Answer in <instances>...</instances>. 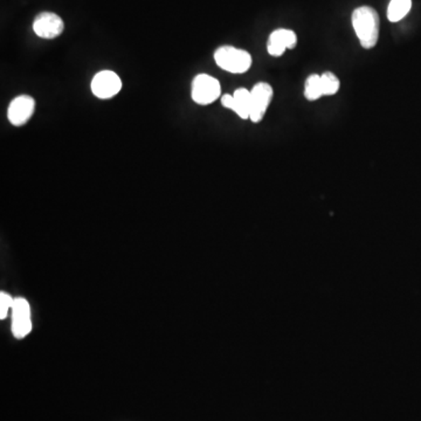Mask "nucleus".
<instances>
[{"mask_svg": "<svg viewBox=\"0 0 421 421\" xmlns=\"http://www.w3.org/2000/svg\"><path fill=\"white\" fill-rule=\"evenodd\" d=\"M351 21L361 47L365 50L374 48L379 37V16L377 11L370 6L358 7L354 11Z\"/></svg>", "mask_w": 421, "mask_h": 421, "instance_id": "obj_1", "label": "nucleus"}, {"mask_svg": "<svg viewBox=\"0 0 421 421\" xmlns=\"http://www.w3.org/2000/svg\"><path fill=\"white\" fill-rule=\"evenodd\" d=\"M215 64L232 74H244L252 66L251 54L233 46H221L214 53Z\"/></svg>", "mask_w": 421, "mask_h": 421, "instance_id": "obj_2", "label": "nucleus"}, {"mask_svg": "<svg viewBox=\"0 0 421 421\" xmlns=\"http://www.w3.org/2000/svg\"><path fill=\"white\" fill-rule=\"evenodd\" d=\"M220 82L208 74H199L192 81L191 96L197 104L208 106L213 103L220 97Z\"/></svg>", "mask_w": 421, "mask_h": 421, "instance_id": "obj_3", "label": "nucleus"}, {"mask_svg": "<svg viewBox=\"0 0 421 421\" xmlns=\"http://www.w3.org/2000/svg\"><path fill=\"white\" fill-rule=\"evenodd\" d=\"M122 81L120 77L111 70H102L97 73L91 81V91L95 96L102 100L111 99L120 93Z\"/></svg>", "mask_w": 421, "mask_h": 421, "instance_id": "obj_4", "label": "nucleus"}, {"mask_svg": "<svg viewBox=\"0 0 421 421\" xmlns=\"http://www.w3.org/2000/svg\"><path fill=\"white\" fill-rule=\"evenodd\" d=\"M273 99V88L266 82H259L251 91V114L249 120L259 123L264 118Z\"/></svg>", "mask_w": 421, "mask_h": 421, "instance_id": "obj_5", "label": "nucleus"}, {"mask_svg": "<svg viewBox=\"0 0 421 421\" xmlns=\"http://www.w3.org/2000/svg\"><path fill=\"white\" fill-rule=\"evenodd\" d=\"M35 111V101L30 95H19L11 101L7 109V118L16 127H21L30 120Z\"/></svg>", "mask_w": 421, "mask_h": 421, "instance_id": "obj_6", "label": "nucleus"}, {"mask_svg": "<svg viewBox=\"0 0 421 421\" xmlns=\"http://www.w3.org/2000/svg\"><path fill=\"white\" fill-rule=\"evenodd\" d=\"M32 330L30 321V308L25 298L14 300L12 307V334L18 339L26 337Z\"/></svg>", "mask_w": 421, "mask_h": 421, "instance_id": "obj_7", "label": "nucleus"}, {"mask_svg": "<svg viewBox=\"0 0 421 421\" xmlns=\"http://www.w3.org/2000/svg\"><path fill=\"white\" fill-rule=\"evenodd\" d=\"M64 30V21L52 12H43L33 21L34 33L43 39L50 40L60 37Z\"/></svg>", "mask_w": 421, "mask_h": 421, "instance_id": "obj_8", "label": "nucleus"}, {"mask_svg": "<svg viewBox=\"0 0 421 421\" xmlns=\"http://www.w3.org/2000/svg\"><path fill=\"white\" fill-rule=\"evenodd\" d=\"M221 104L233 111L241 118L247 120L251 114V91L239 88L234 91L233 95L225 94L221 96Z\"/></svg>", "mask_w": 421, "mask_h": 421, "instance_id": "obj_9", "label": "nucleus"}, {"mask_svg": "<svg viewBox=\"0 0 421 421\" xmlns=\"http://www.w3.org/2000/svg\"><path fill=\"white\" fill-rule=\"evenodd\" d=\"M298 44V37L291 30L280 28L273 32L268 39L267 50L271 57H281L286 50H293Z\"/></svg>", "mask_w": 421, "mask_h": 421, "instance_id": "obj_10", "label": "nucleus"}, {"mask_svg": "<svg viewBox=\"0 0 421 421\" xmlns=\"http://www.w3.org/2000/svg\"><path fill=\"white\" fill-rule=\"evenodd\" d=\"M412 0H391L388 7V19L392 23L401 21L410 12Z\"/></svg>", "mask_w": 421, "mask_h": 421, "instance_id": "obj_11", "label": "nucleus"}, {"mask_svg": "<svg viewBox=\"0 0 421 421\" xmlns=\"http://www.w3.org/2000/svg\"><path fill=\"white\" fill-rule=\"evenodd\" d=\"M304 96L309 101H316L323 96L322 91L321 75L311 74L304 84Z\"/></svg>", "mask_w": 421, "mask_h": 421, "instance_id": "obj_12", "label": "nucleus"}, {"mask_svg": "<svg viewBox=\"0 0 421 421\" xmlns=\"http://www.w3.org/2000/svg\"><path fill=\"white\" fill-rule=\"evenodd\" d=\"M322 91H323V96H331L337 94L339 89V80L335 74L327 72L321 75Z\"/></svg>", "mask_w": 421, "mask_h": 421, "instance_id": "obj_13", "label": "nucleus"}, {"mask_svg": "<svg viewBox=\"0 0 421 421\" xmlns=\"http://www.w3.org/2000/svg\"><path fill=\"white\" fill-rule=\"evenodd\" d=\"M14 300L11 298L10 295L1 291L0 293V318L5 320L7 316V313L11 308L13 307Z\"/></svg>", "mask_w": 421, "mask_h": 421, "instance_id": "obj_14", "label": "nucleus"}]
</instances>
